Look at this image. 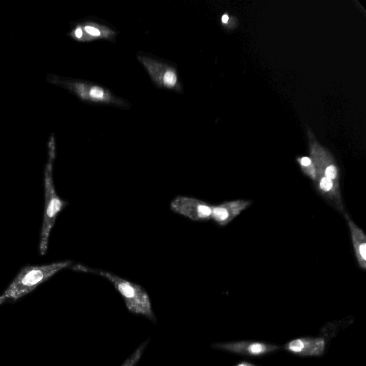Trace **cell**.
Listing matches in <instances>:
<instances>
[{
  "label": "cell",
  "instance_id": "cell-1",
  "mask_svg": "<svg viewBox=\"0 0 366 366\" xmlns=\"http://www.w3.org/2000/svg\"><path fill=\"white\" fill-rule=\"evenodd\" d=\"M71 261L67 260L44 265L26 266L22 268L0 295V305L15 302L60 270L71 267Z\"/></svg>",
  "mask_w": 366,
  "mask_h": 366
},
{
  "label": "cell",
  "instance_id": "cell-5",
  "mask_svg": "<svg viewBox=\"0 0 366 366\" xmlns=\"http://www.w3.org/2000/svg\"><path fill=\"white\" fill-rule=\"evenodd\" d=\"M211 347L217 350L247 356H262L275 352L281 348V346L272 343L248 340L215 342Z\"/></svg>",
  "mask_w": 366,
  "mask_h": 366
},
{
  "label": "cell",
  "instance_id": "cell-8",
  "mask_svg": "<svg viewBox=\"0 0 366 366\" xmlns=\"http://www.w3.org/2000/svg\"><path fill=\"white\" fill-rule=\"evenodd\" d=\"M251 204L249 200H234L213 205L211 219L220 226H224L233 220Z\"/></svg>",
  "mask_w": 366,
  "mask_h": 366
},
{
  "label": "cell",
  "instance_id": "cell-12",
  "mask_svg": "<svg viewBox=\"0 0 366 366\" xmlns=\"http://www.w3.org/2000/svg\"><path fill=\"white\" fill-rule=\"evenodd\" d=\"M163 81L165 85L168 86H172L175 84L177 78L174 73L169 71L164 74Z\"/></svg>",
  "mask_w": 366,
  "mask_h": 366
},
{
  "label": "cell",
  "instance_id": "cell-15",
  "mask_svg": "<svg viewBox=\"0 0 366 366\" xmlns=\"http://www.w3.org/2000/svg\"><path fill=\"white\" fill-rule=\"evenodd\" d=\"M75 37L79 39L82 36V30L80 28H76L74 33Z\"/></svg>",
  "mask_w": 366,
  "mask_h": 366
},
{
  "label": "cell",
  "instance_id": "cell-9",
  "mask_svg": "<svg viewBox=\"0 0 366 366\" xmlns=\"http://www.w3.org/2000/svg\"><path fill=\"white\" fill-rule=\"evenodd\" d=\"M350 236L352 242L355 254L360 268L366 269V236L363 231L358 227L351 219L349 215L346 214Z\"/></svg>",
  "mask_w": 366,
  "mask_h": 366
},
{
  "label": "cell",
  "instance_id": "cell-17",
  "mask_svg": "<svg viewBox=\"0 0 366 366\" xmlns=\"http://www.w3.org/2000/svg\"><path fill=\"white\" fill-rule=\"evenodd\" d=\"M229 16L227 15H223L222 17V21L223 23H227L228 21Z\"/></svg>",
  "mask_w": 366,
  "mask_h": 366
},
{
  "label": "cell",
  "instance_id": "cell-14",
  "mask_svg": "<svg viewBox=\"0 0 366 366\" xmlns=\"http://www.w3.org/2000/svg\"><path fill=\"white\" fill-rule=\"evenodd\" d=\"M86 31L93 36H99L100 34V31L92 26H86L85 28Z\"/></svg>",
  "mask_w": 366,
  "mask_h": 366
},
{
  "label": "cell",
  "instance_id": "cell-4",
  "mask_svg": "<svg viewBox=\"0 0 366 366\" xmlns=\"http://www.w3.org/2000/svg\"><path fill=\"white\" fill-rule=\"evenodd\" d=\"M213 205L202 200L178 196L170 203L171 209L193 221H207L211 219Z\"/></svg>",
  "mask_w": 366,
  "mask_h": 366
},
{
  "label": "cell",
  "instance_id": "cell-13",
  "mask_svg": "<svg viewBox=\"0 0 366 366\" xmlns=\"http://www.w3.org/2000/svg\"><path fill=\"white\" fill-rule=\"evenodd\" d=\"M89 94L92 97H94L97 99H101L104 97L103 90L98 86L92 87L90 90Z\"/></svg>",
  "mask_w": 366,
  "mask_h": 366
},
{
  "label": "cell",
  "instance_id": "cell-16",
  "mask_svg": "<svg viewBox=\"0 0 366 366\" xmlns=\"http://www.w3.org/2000/svg\"><path fill=\"white\" fill-rule=\"evenodd\" d=\"M235 366H257V365H254V364L250 363V362H248L243 361V362H241L238 363Z\"/></svg>",
  "mask_w": 366,
  "mask_h": 366
},
{
  "label": "cell",
  "instance_id": "cell-7",
  "mask_svg": "<svg viewBox=\"0 0 366 366\" xmlns=\"http://www.w3.org/2000/svg\"><path fill=\"white\" fill-rule=\"evenodd\" d=\"M327 340L322 336L304 337L290 340L283 349L300 356H321L326 350Z\"/></svg>",
  "mask_w": 366,
  "mask_h": 366
},
{
  "label": "cell",
  "instance_id": "cell-11",
  "mask_svg": "<svg viewBox=\"0 0 366 366\" xmlns=\"http://www.w3.org/2000/svg\"><path fill=\"white\" fill-rule=\"evenodd\" d=\"M148 340L142 342L130 356L123 362L121 366H136L140 360L142 354L147 345Z\"/></svg>",
  "mask_w": 366,
  "mask_h": 366
},
{
  "label": "cell",
  "instance_id": "cell-10",
  "mask_svg": "<svg viewBox=\"0 0 366 366\" xmlns=\"http://www.w3.org/2000/svg\"><path fill=\"white\" fill-rule=\"evenodd\" d=\"M297 160L303 173L315 182L317 179L316 169L312 159L307 157H303L299 158Z\"/></svg>",
  "mask_w": 366,
  "mask_h": 366
},
{
  "label": "cell",
  "instance_id": "cell-3",
  "mask_svg": "<svg viewBox=\"0 0 366 366\" xmlns=\"http://www.w3.org/2000/svg\"><path fill=\"white\" fill-rule=\"evenodd\" d=\"M78 268L84 272H94L106 278L121 295L129 311L134 314L143 315L154 322H156L149 296L141 285L109 272L94 270L84 266L78 267Z\"/></svg>",
  "mask_w": 366,
  "mask_h": 366
},
{
  "label": "cell",
  "instance_id": "cell-2",
  "mask_svg": "<svg viewBox=\"0 0 366 366\" xmlns=\"http://www.w3.org/2000/svg\"><path fill=\"white\" fill-rule=\"evenodd\" d=\"M54 152V139L51 138L49 144V158L44 170L45 205L39 246L41 255H44L46 252L49 234L57 215L68 204L67 202L57 195L54 188L52 177Z\"/></svg>",
  "mask_w": 366,
  "mask_h": 366
},
{
  "label": "cell",
  "instance_id": "cell-6",
  "mask_svg": "<svg viewBox=\"0 0 366 366\" xmlns=\"http://www.w3.org/2000/svg\"><path fill=\"white\" fill-rule=\"evenodd\" d=\"M311 155L317 178L325 177L340 187L339 170L331 154L322 147L313 144L311 147Z\"/></svg>",
  "mask_w": 366,
  "mask_h": 366
}]
</instances>
